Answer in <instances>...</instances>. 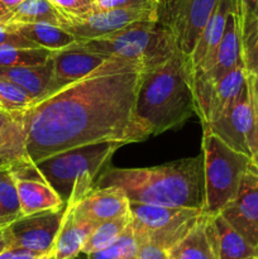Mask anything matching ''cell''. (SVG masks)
Here are the masks:
<instances>
[{"label": "cell", "instance_id": "cell-45", "mask_svg": "<svg viewBox=\"0 0 258 259\" xmlns=\"http://www.w3.org/2000/svg\"><path fill=\"white\" fill-rule=\"evenodd\" d=\"M255 18H257V19H258V17H255Z\"/></svg>", "mask_w": 258, "mask_h": 259}, {"label": "cell", "instance_id": "cell-9", "mask_svg": "<svg viewBox=\"0 0 258 259\" xmlns=\"http://www.w3.org/2000/svg\"><path fill=\"white\" fill-rule=\"evenodd\" d=\"M146 20H159V8H119L62 14L61 27L70 32L77 42H85L106 37L126 25Z\"/></svg>", "mask_w": 258, "mask_h": 259}, {"label": "cell", "instance_id": "cell-3", "mask_svg": "<svg viewBox=\"0 0 258 259\" xmlns=\"http://www.w3.org/2000/svg\"><path fill=\"white\" fill-rule=\"evenodd\" d=\"M189 62L179 50L164 62L144 68L136 114L151 137L181 128L195 114Z\"/></svg>", "mask_w": 258, "mask_h": 259}, {"label": "cell", "instance_id": "cell-30", "mask_svg": "<svg viewBox=\"0 0 258 259\" xmlns=\"http://www.w3.org/2000/svg\"><path fill=\"white\" fill-rule=\"evenodd\" d=\"M161 0H94L90 10L119 9V8H159Z\"/></svg>", "mask_w": 258, "mask_h": 259}, {"label": "cell", "instance_id": "cell-38", "mask_svg": "<svg viewBox=\"0 0 258 259\" xmlns=\"http://www.w3.org/2000/svg\"><path fill=\"white\" fill-rule=\"evenodd\" d=\"M239 3H240V5L244 8L245 12H248V13H250V14L254 15V10H255V8H257L258 0H239Z\"/></svg>", "mask_w": 258, "mask_h": 259}, {"label": "cell", "instance_id": "cell-25", "mask_svg": "<svg viewBox=\"0 0 258 259\" xmlns=\"http://www.w3.org/2000/svg\"><path fill=\"white\" fill-rule=\"evenodd\" d=\"M22 217L14 167H0V229H5Z\"/></svg>", "mask_w": 258, "mask_h": 259}, {"label": "cell", "instance_id": "cell-41", "mask_svg": "<svg viewBox=\"0 0 258 259\" xmlns=\"http://www.w3.org/2000/svg\"><path fill=\"white\" fill-rule=\"evenodd\" d=\"M46 259H56V257H55V254H53V253H50V254L47 255V258Z\"/></svg>", "mask_w": 258, "mask_h": 259}, {"label": "cell", "instance_id": "cell-36", "mask_svg": "<svg viewBox=\"0 0 258 259\" xmlns=\"http://www.w3.org/2000/svg\"><path fill=\"white\" fill-rule=\"evenodd\" d=\"M247 83L248 88H249L253 108L258 113V77L255 75H253L252 72H249V71H247Z\"/></svg>", "mask_w": 258, "mask_h": 259}, {"label": "cell", "instance_id": "cell-13", "mask_svg": "<svg viewBox=\"0 0 258 259\" xmlns=\"http://www.w3.org/2000/svg\"><path fill=\"white\" fill-rule=\"evenodd\" d=\"M220 214L258 249V169L252 164L245 172L235 197Z\"/></svg>", "mask_w": 258, "mask_h": 259}, {"label": "cell", "instance_id": "cell-35", "mask_svg": "<svg viewBox=\"0 0 258 259\" xmlns=\"http://www.w3.org/2000/svg\"><path fill=\"white\" fill-rule=\"evenodd\" d=\"M254 110V108H253ZM249 157L252 166L258 169V113L254 110V128L249 141Z\"/></svg>", "mask_w": 258, "mask_h": 259}, {"label": "cell", "instance_id": "cell-32", "mask_svg": "<svg viewBox=\"0 0 258 259\" xmlns=\"http://www.w3.org/2000/svg\"><path fill=\"white\" fill-rule=\"evenodd\" d=\"M137 259H171L168 250L148 240H137Z\"/></svg>", "mask_w": 258, "mask_h": 259}, {"label": "cell", "instance_id": "cell-43", "mask_svg": "<svg viewBox=\"0 0 258 259\" xmlns=\"http://www.w3.org/2000/svg\"><path fill=\"white\" fill-rule=\"evenodd\" d=\"M244 259H258V255H253V257H248V258H244Z\"/></svg>", "mask_w": 258, "mask_h": 259}, {"label": "cell", "instance_id": "cell-6", "mask_svg": "<svg viewBox=\"0 0 258 259\" xmlns=\"http://www.w3.org/2000/svg\"><path fill=\"white\" fill-rule=\"evenodd\" d=\"M80 43L86 50L136 61L146 68L164 62L177 50L174 37L161 20L136 22L106 37Z\"/></svg>", "mask_w": 258, "mask_h": 259}, {"label": "cell", "instance_id": "cell-10", "mask_svg": "<svg viewBox=\"0 0 258 259\" xmlns=\"http://www.w3.org/2000/svg\"><path fill=\"white\" fill-rule=\"evenodd\" d=\"M247 81V68L244 62L235 66L227 75L217 81L205 78L197 72H191L192 95L195 114L201 126L217 120L237 99Z\"/></svg>", "mask_w": 258, "mask_h": 259}, {"label": "cell", "instance_id": "cell-8", "mask_svg": "<svg viewBox=\"0 0 258 259\" xmlns=\"http://www.w3.org/2000/svg\"><path fill=\"white\" fill-rule=\"evenodd\" d=\"M219 0H161L159 20L174 37L176 48L189 60Z\"/></svg>", "mask_w": 258, "mask_h": 259}, {"label": "cell", "instance_id": "cell-42", "mask_svg": "<svg viewBox=\"0 0 258 259\" xmlns=\"http://www.w3.org/2000/svg\"><path fill=\"white\" fill-rule=\"evenodd\" d=\"M254 17H258V4H257V8H255V10H254Z\"/></svg>", "mask_w": 258, "mask_h": 259}, {"label": "cell", "instance_id": "cell-19", "mask_svg": "<svg viewBox=\"0 0 258 259\" xmlns=\"http://www.w3.org/2000/svg\"><path fill=\"white\" fill-rule=\"evenodd\" d=\"M235 5H237V0H219L211 17L209 18L197 39L194 51L187 60L190 70L195 71L211 57L222 40L228 17L233 12Z\"/></svg>", "mask_w": 258, "mask_h": 259}, {"label": "cell", "instance_id": "cell-12", "mask_svg": "<svg viewBox=\"0 0 258 259\" xmlns=\"http://www.w3.org/2000/svg\"><path fill=\"white\" fill-rule=\"evenodd\" d=\"M253 128L254 110L249 88L245 81V85L243 86L234 103L217 120L202 126V132L214 134L233 149L249 156V141Z\"/></svg>", "mask_w": 258, "mask_h": 259}, {"label": "cell", "instance_id": "cell-28", "mask_svg": "<svg viewBox=\"0 0 258 259\" xmlns=\"http://www.w3.org/2000/svg\"><path fill=\"white\" fill-rule=\"evenodd\" d=\"M34 104V99L23 88L0 75V110L8 114L23 113Z\"/></svg>", "mask_w": 258, "mask_h": 259}, {"label": "cell", "instance_id": "cell-29", "mask_svg": "<svg viewBox=\"0 0 258 259\" xmlns=\"http://www.w3.org/2000/svg\"><path fill=\"white\" fill-rule=\"evenodd\" d=\"M137 240L131 224L120 237L99 252L88 254V259H137Z\"/></svg>", "mask_w": 258, "mask_h": 259}, {"label": "cell", "instance_id": "cell-37", "mask_svg": "<svg viewBox=\"0 0 258 259\" xmlns=\"http://www.w3.org/2000/svg\"><path fill=\"white\" fill-rule=\"evenodd\" d=\"M10 248V238L8 229H0V253L4 252L5 249Z\"/></svg>", "mask_w": 258, "mask_h": 259}, {"label": "cell", "instance_id": "cell-40", "mask_svg": "<svg viewBox=\"0 0 258 259\" xmlns=\"http://www.w3.org/2000/svg\"><path fill=\"white\" fill-rule=\"evenodd\" d=\"M72 259H88V254H85V253H81V254H78L77 257H75Z\"/></svg>", "mask_w": 258, "mask_h": 259}, {"label": "cell", "instance_id": "cell-31", "mask_svg": "<svg viewBox=\"0 0 258 259\" xmlns=\"http://www.w3.org/2000/svg\"><path fill=\"white\" fill-rule=\"evenodd\" d=\"M38 47L18 32H15L8 23L0 20V50L2 48Z\"/></svg>", "mask_w": 258, "mask_h": 259}, {"label": "cell", "instance_id": "cell-1", "mask_svg": "<svg viewBox=\"0 0 258 259\" xmlns=\"http://www.w3.org/2000/svg\"><path fill=\"white\" fill-rule=\"evenodd\" d=\"M144 66L110 57L85 77L35 101L20 114L28 163L100 142L123 146L146 141L148 129L136 114Z\"/></svg>", "mask_w": 258, "mask_h": 259}, {"label": "cell", "instance_id": "cell-39", "mask_svg": "<svg viewBox=\"0 0 258 259\" xmlns=\"http://www.w3.org/2000/svg\"><path fill=\"white\" fill-rule=\"evenodd\" d=\"M24 2L25 0H0V4H2V7L4 8L7 12H10V10H13L14 8H17L18 5H20Z\"/></svg>", "mask_w": 258, "mask_h": 259}, {"label": "cell", "instance_id": "cell-34", "mask_svg": "<svg viewBox=\"0 0 258 259\" xmlns=\"http://www.w3.org/2000/svg\"><path fill=\"white\" fill-rule=\"evenodd\" d=\"M43 257H46V255H40L28 249L15 247H10L3 253H0V259H40Z\"/></svg>", "mask_w": 258, "mask_h": 259}, {"label": "cell", "instance_id": "cell-7", "mask_svg": "<svg viewBox=\"0 0 258 259\" xmlns=\"http://www.w3.org/2000/svg\"><path fill=\"white\" fill-rule=\"evenodd\" d=\"M202 210L131 201V227L136 240H148L169 250L202 217Z\"/></svg>", "mask_w": 258, "mask_h": 259}, {"label": "cell", "instance_id": "cell-21", "mask_svg": "<svg viewBox=\"0 0 258 259\" xmlns=\"http://www.w3.org/2000/svg\"><path fill=\"white\" fill-rule=\"evenodd\" d=\"M8 24L35 46L51 51H58L77 42V39L65 28L52 23H8Z\"/></svg>", "mask_w": 258, "mask_h": 259}, {"label": "cell", "instance_id": "cell-44", "mask_svg": "<svg viewBox=\"0 0 258 259\" xmlns=\"http://www.w3.org/2000/svg\"><path fill=\"white\" fill-rule=\"evenodd\" d=\"M46 258H47V255H46V257H43V258H40V259H46Z\"/></svg>", "mask_w": 258, "mask_h": 259}, {"label": "cell", "instance_id": "cell-18", "mask_svg": "<svg viewBox=\"0 0 258 259\" xmlns=\"http://www.w3.org/2000/svg\"><path fill=\"white\" fill-rule=\"evenodd\" d=\"M206 233L217 259H244L258 255V249L248 243L222 214L206 215Z\"/></svg>", "mask_w": 258, "mask_h": 259}, {"label": "cell", "instance_id": "cell-33", "mask_svg": "<svg viewBox=\"0 0 258 259\" xmlns=\"http://www.w3.org/2000/svg\"><path fill=\"white\" fill-rule=\"evenodd\" d=\"M61 14H82L90 10L91 0H50Z\"/></svg>", "mask_w": 258, "mask_h": 259}, {"label": "cell", "instance_id": "cell-16", "mask_svg": "<svg viewBox=\"0 0 258 259\" xmlns=\"http://www.w3.org/2000/svg\"><path fill=\"white\" fill-rule=\"evenodd\" d=\"M14 174L23 217L66 206L60 195L38 174L34 166L17 167Z\"/></svg>", "mask_w": 258, "mask_h": 259}, {"label": "cell", "instance_id": "cell-24", "mask_svg": "<svg viewBox=\"0 0 258 259\" xmlns=\"http://www.w3.org/2000/svg\"><path fill=\"white\" fill-rule=\"evenodd\" d=\"M5 23H52L61 25L62 14L50 0H25L17 8L8 12Z\"/></svg>", "mask_w": 258, "mask_h": 259}, {"label": "cell", "instance_id": "cell-26", "mask_svg": "<svg viewBox=\"0 0 258 259\" xmlns=\"http://www.w3.org/2000/svg\"><path fill=\"white\" fill-rule=\"evenodd\" d=\"M129 224H131V211L123 217L98 224L86 240L82 253L91 254V253L105 249L120 237L121 233L128 228Z\"/></svg>", "mask_w": 258, "mask_h": 259}, {"label": "cell", "instance_id": "cell-14", "mask_svg": "<svg viewBox=\"0 0 258 259\" xmlns=\"http://www.w3.org/2000/svg\"><path fill=\"white\" fill-rule=\"evenodd\" d=\"M109 58V56L86 50L80 42L55 51L52 56V78L43 98L88 76Z\"/></svg>", "mask_w": 258, "mask_h": 259}, {"label": "cell", "instance_id": "cell-27", "mask_svg": "<svg viewBox=\"0 0 258 259\" xmlns=\"http://www.w3.org/2000/svg\"><path fill=\"white\" fill-rule=\"evenodd\" d=\"M55 51L42 47H18L0 50V66L5 67H27L48 62Z\"/></svg>", "mask_w": 258, "mask_h": 259}, {"label": "cell", "instance_id": "cell-15", "mask_svg": "<svg viewBox=\"0 0 258 259\" xmlns=\"http://www.w3.org/2000/svg\"><path fill=\"white\" fill-rule=\"evenodd\" d=\"M242 62H244L243 61L242 19H240L237 0V5L228 17L224 34L215 52L204 65L191 72L200 73L207 80L217 81Z\"/></svg>", "mask_w": 258, "mask_h": 259}, {"label": "cell", "instance_id": "cell-11", "mask_svg": "<svg viewBox=\"0 0 258 259\" xmlns=\"http://www.w3.org/2000/svg\"><path fill=\"white\" fill-rule=\"evenodd\" d=\"M66 206L24 215L7 228L10 247L23 248L40 255L53 252Z\"/></svg>", "mask_w": 258, "mask_h": 259}, {"label": "cell", "instance_id": "cell-4", "mask_svg": "<svg viewBox=\"0 0 258 259\" xmlns=\"http://www.w3.org/2000/svg\"><path fill=\"white\" fill-rule=\"evenodd\" d=\"M123 146L116 142L86 144L60 152L34 164L66 206L75 205L95 187L96 180Z\"/></svg>", "mask_w": 258, "mask_h": 259}, {"label": "cell", "instance_id": "cell-22", "mask_svg": "<svg viewBox=\"0 0 258 259\" xmlns=\"http://www.w3.org/2000/svg\"><path fill=\"white\" fill-rule=\"evenodd\" d=\"M52 58L48 62L38 66H27V67L0 66V75L24 89L34 99V103L46 95L52 78Z\"/></svg>", "mask_w": 258, "mask_h": 259}, {"label": "cell", "instance_id": "cell-17", "mask_svg": "<svg viewBox=\"0 0 258 259\" xmlns=\"http://www.w3.org/2000/svg\"><path fill=\"white\" fill-rule=\"evenodd\" d=\"M71 207L77 218L98 225L128 214L131 211V201L115 186L94 187L83 199L71 205Z\"/></svg>", "mask_w": 258, "mask_h": 259}, {"label": "cell", "instance_id": "cell-5", "mask_svg": "<svg viewBox=\"0 0 258 259\" xmlns=\"http://www.w3.org/2000/svg\"><path fill=\"white\" fill-rule=\"evenodd\" d=\"M205 215L220 214L239 190L245 172L249 169V156L233 149L217 136L202 132Z\"/></svg>", "mask_w": 258, "mask_h": 259}, {"label": "cell", "instance_id": "cell-23", "mask_svg": "<svg viewBox=\"0 0 258 259\" xmlns=\"http://www.w3.org/2000/svg\"><path fill=\"white\" fill-rule=\"evenodd\" d=\"M171 259H217L206 233V215L202 214L192 229L168 250Z\"/></svg>", "mask_w": 258, "mask_h": 259}, {"label": "cell", "instance_id": "cell-20", "mask_svg": "<svg viewBox=\"0 0 258 259\" xmlns=\"http://www.w3.org/2000/svg\"><path fill=\"white\" fill-rule=\"evenodd\" d=\"M96 225L80 219L71 206H66L65 218L58 232L53 254L56 259H72L82 253V248Z\"/></svg>", "mask_w": 258, "mask_h": 259}, {"label": "cell", "instance_id": "cell-2", "mask_svg": "<svg viewBox=\"0 0 258 259\" xmlns=\"http://www.w3.org/2000/svg\"><path fill=\"white\" fill-rule=\"evenodd\" d=\"M108 186L120 189L132 202L202 210V154L143 168H118L109 164L95 185Z\"/></svg>", "mask_w": 258, "mask_h": 259}, {"label": "cell", "instance_id": "cell-46", "mask_svg": "<svg viewBox=\"0 0 258 259\" xmlns=\"http://www.w3.org/2000/svg\"><path fill=\"white\" fill-rule=\"evenodd\" d=\"M91 2H94V0H91Z\"/></svg>", "mask_w": 258, "mask_h": 259}]
</instances>
